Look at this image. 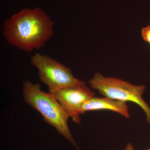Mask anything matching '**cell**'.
<instances>
[{
    "mask_svg": "<svg viewBox=\"0 0 150 150\" xmlns=\"http://www.w3.org/2000/svg\"><path fill=\"white\" fill-rule=\"evenodd\" d=\"M88 83L104 97L120 101H131L139 105L150 123V107L142 98L146 86L135 85L129 82L111 77H105L100 73H95Z\"/></svg>",
    "mask_w": 150,
    "mask_h": 150,
    "instance_id": "obj_3",
    "label": "cell"
},
{
    "mask_svg": "<svg viewBox=\"0 0 150 150\" xmlns=\"http://www.w3.org/2000/svg\"><path fill=\"white\" fill-rule=\"evenodd\" d=\"M142 35L143 39L150 45V25L142 28Z\"/></svg>",
    "mask_w": 150,
    "mask_h": 150,
    "instance_id": "obj_7",
    "label": "cell"
},
{
    "mask_svg": "<svg viewBox=\"0 0 150 150\" xmlns=\"http://www.w3.org/2000/svg\"><path fill=\"white\" fill-rule=\"evenodd\" d=\"M30 63L37 68L39 79L48 86L50 93L83 82L75 78L69 68L47 55L35 53L30 57Z\"/></svg>",
    "mask_w": 150,
    "mask_h": 150,
    "instance_id": "obj_4",
    "label": "cell"
},
{
    "mask_svg": "<svg viewBox=\"0 0 150 150\" xmlns=\"http://www.w3.org/2000/svg\"><path fill=\"white\" fill-rule=\"evenodd\" d=\"M51 93L68 112L70 118L78 124H81V110L83 105L96 95L84 82L60 89Z\"/></svg>",
    "mask_w": 150,
    "mask_h": 150,
    "instance_id": "obj_5",
    "label": "cell"
},
{
    "mask_svg": "<svg viewBox=\"0 0 150 150\" xmlns=\"http://www.w3.org/2000/svg\"><path fill=\"white\" fill-rule=\"evenodd\" d=\"M23 90L25 102L40 112L46 123L55 128L59 134L78 150H81L68 126L70 116L54 95L41 90L40 84L33 83L30 81L23 82Z\"/></svg>",
    "mask_w": 150,
    "mask_h": 150,
    "instance_id": "obj_2",
    "label": "cell"
},
{
    "mask_svg": "<svg viewBox=\"0 0 150 150\" xmlns=\"http://www.w3.org/2000/svg\"></svg>",
    "mask_w": 150,
    "mask_h": 150,
    "instance_id": "obj_9",
    "label": "cell"
},
{
    "mask_svg": "<svg viewBox=\"0 0 150 150\" xmlns=\"http://www.w3.org/2000/svg\"><path fill=\"white\" fill-rule=\"evenodd\" d=\"M53 25L41 9L24 8L4 22L3 35L9 44L30 52L43 47L53 36Z\"/></svg>",
    "mask_w": 150,
    "mask_h": 150,
    "instance_id": "obj_1",
    "label": "cell"
},
{
    "mask_svg": "<svg viewBox=\"0 0 150 150\" xmlns=\"http://www.w3.org/2000/svg\"><path fill=\"white\" fill-rule=\"evenodd\" d=\"M124 150H134V149L132 145L130 143H129L128 144L126 145V148ZM146 150H150V148Z\"/></svg>",
    "mask_w": 150,
    "mask_h": 150,
    "instance_id": "obj_8",
    "label": "cell"
},
{
    "mask_svg": "<svg viewBox=\"0 0 150 150\" xmlns=\"http://www.w3.org/2000/svg\"><path fill=\"white\" fill-rule=\"evenodd\" d=\"M108 110L117 112L126 118H129V108L126 102L111 99L109 98L96 96L87 101L81 110V114L88 111Z\"/></svg>",
    "mask_w": 150,
    "mask_h": 150,
    "instance_id": "obj_6",
    "label": "cell"
}]
</instances>
